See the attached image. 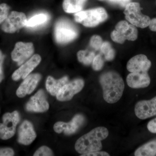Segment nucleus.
<instances>
[{"instance_id":"23","label":"nucleus","mask_w":156,"mask_h":156,"mask_svg":"<svg viewBox=\"0 0 156 156\" xmlns=\"http://www.w3.org/2000/svg\"><path fill=\"white\" fill-rule=\"evenodd\" d=\"M78 60L85 65H89L92 63L95 57V53L88 50H80L77 54Z\"/></svg>"},{"instance_id":"5","label":"nucleus","mask_w":156,"mask_h":156,"mask_svg":"<svg viewBox=\"0 0 156 156\" xmlns=\"http://www.w3.org/2000/svg\"><path fill=\"white\" fill-rule=\"evenodd\" d=\"M141 10L139 3L130 2L125 7L124 13L130 23L136 27L144 28L149 26L151 20L147 15L143 14Z\"/></svg>"},{"instance_id":"28","label":"nucleus","mask_w":156,"mask_h":156,"mask_svg":"<svg viewBox=\"0 0 156 156\" xmlns=\"http://www.w3.org/2000/svg\"><path fill=\"white\" fill-rule=\"evenodd\" d=\"M52 150L47 146H42L39 148L34 154V156H53Z\"/></svg>"},{"instance_id":"24","label":"nucleus","mask_w":156,"mask_h":156,"mask_svg":"<svg viewBox=\"0 0 156 156\" xmlns=\"http://www.w3.org/2000/svg\"><path fill=\"white\" fill-rule=\"evenodd\" d=\"M101 51L105 55V58L107 61H110L113 60L115 57V51L112 48V45L108 42H103Z\"/></svg>"},{"instance_id":"35","label":"nucleus","mask_w":156,"mask_h":156,"mask_svg":"<svg viewBox=\"0 0 156 156\" xmlns=\"http://www.w3.org/2000/svg\"><path fill=\"white\" fill-rule=\"evenodd\" d=\"M149 27L151 30L156 32V18L151 20Z\"/></svg>"},{"instance_id":"14","label":"nucleus","mask_w":156,"mask_h":156,"mask_svg":"<svg viewBox=\"0 0 156 156\" xmlns=\"http://www.w3.org/2000/svg\"><path fill=\"white\" fill-rule=\"evenodd\" d=\"M151 66V62L144 54H139L128 61L127 69L131 73L148 72Z\"/></svg>"},{"instance_id":"16","label":"nucleus","mask_w":156,"mask_h":156,"mask_svg":"<svg viewBox=\"0 0 156 156\" xmlns=\"http://www.w3.org/2000/svg\"><path fill=\"white\" fill-rule=\"evenodd\" d=\"M18 142L25 145L31 144L37 136L32 124L28 121H24L21 124L18 129Z\"/></svg>"},{"instance_id":"12","label":"nucleus","mask_w":156,"mask_h":156,"mask_svg":"<svg viewBox=\"0 0 156 156\" xmlns=\"http://www.w3.org/2000/svg\"><path fill=\"white\" fill-rule=\"evenodd\" d=\"M136 116L141 120L156 115V96L149 100H142L136 104L134 108Z\"/></svg>"},{"instance_id":"31","label":"nucleus","mask_w":156,"mask_h":156,"mask_svg":"<svg viewBox=\"0 0 156 156\" xmlns=\"http://www.w3.org/2000/svg\"><path fill=\"white\" fill-rule=\"evenodd\" d=\"M147 128L148 130L151 133L156 134V118L149 122Z\"/></svg>"},{"instance_id":"7","label":"nucleus","mask_w":156,"mask_h":156,"mask_svg":"<svg viewBox=\"0 0 156 156\" xmlns=\"http://www.w3.org/2000/svg\"><path fill=\"white\" fill-rule=\"evenodd\" d=\"M27 18L24 13L12 11L3 22L2 29L6 33L13 34L26 25Z\"/></svg>"},{"instance_id":"11","label":"nucleus","mask_w":156,"mask_h":156,"mask_svg":"<svg viewBox=\"0 0 156 156\" xmlns=\"http://www.w3.org/2000/svg\"><path fill=\"white\" fill-rule=\"evenodd\" d=\"M27 110L35 112H44L49 108V104L44 90L41 89L31 98L26 105Z\"/></svg>"},{"instance_id":"19","label":"nucleus","mask_w":156,"mask_h":156,"mask_svg":"<svg viewBox=\"0 0 156 156\" xmlns=\"http://www.w3.org/2000/svg\"><path fill=\"white\" fill-rule=\"evenodd\" d=\"M68 81L69 79L67 76H64L59 80H56L53 77L49 76L46 81V88L51 95L55 96L60 89L68 83Z\"/></svg>"},{"instance_id":"22","label":"nucleus","mask_w":156,"mask_h":156,"mask_svg":"<svg viewBox=\"0 0 156 156\" xmlns=\"http://www.w3.org/2000/svg\"><path fill=\"white\" fill-rule=\"evenodd\" d=\"M49 19V15L46 13H40L36 14L29 19L27 20L26 26L27 27H34L47 22Z\"/></svg>"},{"instance_id":"1","label":"nucleus","mask_w":156,"mask_h":156,"mask_svg":"<svg viewBox=\"0 0 156 156\" xmlns=\"http://www.w3.org/2000/svg\"><path fill=\"white\" fill-rule=\"evenodd\" d=\"M99 83L106 102L114 104L120 100L125 89V83L119 74L114 71L104 73L99 78Z\"/></svg>"},{"instance_id":"21","label":"nucleus","mask_w":156,"mask_h":156,"mask_svg":"<svg viewBox=\"0 0 156 156\" xmlns=\"http://www.w3.org/2000/svg\"><path fill=\"white\" fill-rule=\"evenodd\" d=\"M134 156H156V138L138 148L134 152Z\"/></svg>"},{"instance_id":"10","label":"nucleus","mask_w":156,"mask_h":156,"mask_svg":"<svg viewBox=\"0 0 156 156\" xmlns=\"http://www.w3.org/2000/svg\"><path fill=\"white\" fill-rule=\"evenodd\" d=\"M85 121V119L82 115H76L72 120L68 123L59 122L54 125V131L58 134L63 132L67 135L74 134L83 126Z\"/></svg>"},{"instance_id":"27","label":"nucleus","mask_w":156,"mask_h":156,"mask_svg":"<svg viewBox=\"0 0 156 156\" xmlns=\"http://www.w3.org/2000/svg\"><path fill=\"white\" fill-rule=\"evenodd\" d=\"M10 7L5 3L0 4V24L5 21L9 14Z\"/></svg>"},{"instance_id":"32","label":"nucleus","mask_w":156,"mask_h":156,"mask_svg":"<svg viewBox=\"0 0 156 156\" xmlns=\"http://www.w3.org/2000/svg\"><path fill=\"white\" fill-rule=\"evenodd\" d=\"M4 58H5V56L3 54L2 50H0V83L2 82L4 78L3 69V64Z\"/></svg>"},{"instance_id":"15","label":"nucleus","mask_w":156,"mask_h":156,"mask_svg":"<svg viewBox=\"0 0 156 156\" xmlns=\"http://www.w3.org/2000/svg\"><path fill=\"white\" fill-rule=\"evenodd\" d=\"M41 78V76L40 74L29 75L17 89V96L19 98H23L27 94H30L36 88Z\"/></svg>"},{"instance_id":"29","label":"nucleus","mask_w":156,"mask_h":156,"mask_svg":"<svg viewBox=\"0 0 156 156\" xmlns=\"http://www.w3.org/2000/svg\"><path fill=\"white\" fill-rule=\"evenodd\" d=\"M111 37L113 41L119 44H122L126 41V40L115 30L112 32Z\"/></svg>"},{"instance_id":"33","label":"nucleus","mask_w":156,"mask_h":156,"mask_svg":"<svg viewBox=\"0 0 156 156\" xmlns=\"http://www.w3.org/2000/svg\"><path fill=\"white\" fill-rule=\"evenodd\" d=\"M81 156H109V154L105 151H97L89 153L86 154H83L81 155Z\"/></svg>"},{"instance_id":"17","label":"nucleus","mask_w":156,"mask_h":156,"mask_svg":"<svg viewBox=\"0 0 156 156\" xmlns=\"http://www.w3.org/2000/svg\"><path fill=\"white\" fill-rule=\"evenodd\" d=\"M127 84L133 89L145 88L151 83V79L147 72H134L129 74L126 79Z\"/></svg>"},{"instance_id":"2","label":"nucleus","mask_w":156,"mask_h":156,"mask_svg":"<svg viewBox=\"0 0 156 156\" xmlns=\"http://www.w3.org/2000/svg\"><path fill=\"white\" fill-rule=\"evenodd\" d=\"M108 134L105 127L94 128L78 139L75 145L76 151L82 154L100 151L102 148L101 141L106 139Z\"/></svg>"},{"instance_id":"13","label":"nucleus","mask_w":156,"mask_h":156,"mask_svg":"<svg viewBox=\"0 0 156 156\" xmlns=\"http://www.w3.org/2000/svg\"><path fill=\"white\" fill-rule=\"evenodd\" d=\"M41 60V56L38 54H35L32 56L24 64L15 71L12 76L14 81L19 80L20 79H24L37 66Z\"/></svg>"},{"instance_id":"36","label":"nucleus","mask_w":156,"mask_h":156,"mask_svg":"<svg viewBox=\"0 0 156 156\" xmlns=\"http://www.w3.org/2000/svg\"><path fill=\"white\" fill-rule=\"evenodd\" d=\"M100 1H103V0H100Z\"/></svg>"},{"instance_id":"8","label":"nucleus","mask_w":156,"mask_h":156,"mask_svg":"<svg viewBox=\"0 0 156 156\" xmlns=\"http://www.w3.org/2000/svg\"><path fill=\"white\" fill-rule=\"evenodd\" d=\"M34 52V48L32 43L17 42L11 53V58L18 66H20L32 56Z\"/></svg>"},{"instance_id":"4","label":"nucleus","mask_w":156,"mask_h":156,"mask_svg":"<svg viewBox=\"0 0 156 156\" xmlns=\"http://www.w3.org/2000/svg\"><path fill=\"white\" fill-rule=\"evenodd\" d=\"M108 17L106 10L101 7L81 11L74 14V19L76 22L88 27H94L98 25L106 20Z\"/></svg>"},{"instance_id":"18","label":"nucleus","mask_w":156,"mask_h":156,"mask_svg":"<svg viewBox=\"0 0 156 156\" xmlns=\"http://www.w3.org/2000/svg\"><path fill=\"white\" fill-rule=\"evenodd\" d=\"M115 30L126 41H135L138 36V31L136 27L125 20H122L117 23Z\"/></svg>"},{"instance_id":"3","label":"nucleus","mask_w":156,"mask_h":156,"mask_svg":"<svg viewBox=\"0 0 156 156\" xmlns=\"http://www.w3.org/2000/svg\"><path fill=\"white\" fill-rule=\"evenodd\" d=\"M54 33L56 43L65 44L75 40L77 37L79 31L72 22L62 18L56 22Z\"/></svg>"},{"instance_id":"30","label":"nucleus","mask_w":156,"mask_h":156,"mask_svg":"<svg viewBox=\"0 0 156 156\" xmlns=\"http://www.w3.org/2000/svg\"><path fill=\"white\" fill-rule=\"evenodd\" d=\"M14 154V151L11 148L0 149V156H13Z\"/></svg>"},{"instance_id":"34","label":"nucleus","mask_w":156,"mask_h":156,"mask_svg":"<svg viewBox=\"0 0 156 156\" xmlns=\"http://www.w3.org/2000/svg\"><path fill=\"white\" fill-rule=\"evenodd\" d=\"M111 2L113 3H116L123 7H125L127 4L130 3L131 0H109Z\"/></svg>"},{"instance_id":"26","label":"nucleus","mask_w":156,"mask_h":156,"mask_svg":"<svg viewBox=\"0 0 156 156\" xmlns=\"http://www.w3.org/2000/svg\"><path fill=\"white\" fill-rule=\"evenodd\" d=\"M103 43L101 37L98 35H94L90 39V45L93 49L97 50H100Z\"/></svg>"},{"instance_id":"20","label":"nucleus","mask_w":156,"mask_h":156,"mask_svg":"<svg viewBox=\"0 0 156 156\" xmlns=\"http://www.w3.org/2000/svg\"><path fill=\"white\" fill-rule=\"evenodd\" d=\"M87 0H63L62 8L67 13H77L82 11Z\"/></svg>"},{"instance_id":"6","label":"nucleus","mask_w":156,"mask_h":156,"mask_svg":"<svg viewBox=\"0 0 156 156\" xmlns=\"http://www.w3.org/2000/svg\"><path fill=\"white\" fill-rule=\"evenodd\" d=\"M3 123H0V138L6 140L14 136L20 121L19 113L14 111L6 113L2 117Z\"/></svg>"},{"instance_id":"9","label":"nucleus","mask_w":156,"mask_h":156,"mask_svg":"<svg viewBox=\"0 0 156 156\" xmlns=\"http://www.w3.org/2000/svg\"><path fill=\"white\" fill-rule=\"evenodd\" d=\"M84 86V81L82 79H76L64 85L56 95V98L59 101H68L74 95L80 92Z\"/></svg>"},{"instance_id":"25","label":"nucleus","mask_w":156,"mask_h":156,"mask_svg":"<svg viewBox=\"0 0 156 156\" xmlns=\"http://www.w3.org/2000/svg\"><path fill=\"white\" fill-rule=\"evenodd\" d=\"M104 60L102 56L100 54L96 55L94 57L92 62V67L94 70L98 71L103 68Z\"/></svg>"}]
</instances>
